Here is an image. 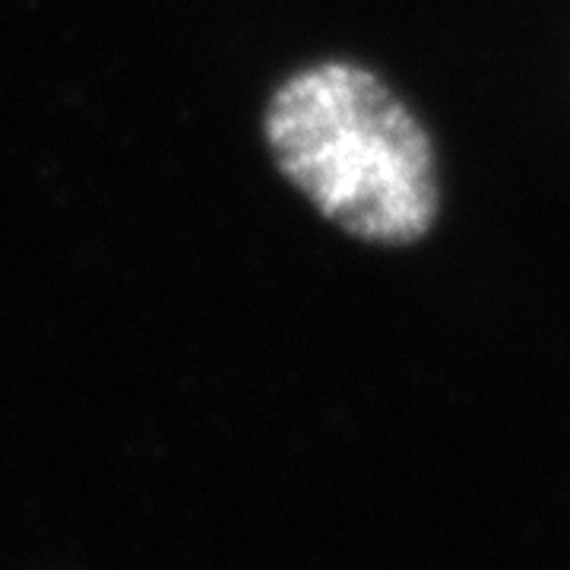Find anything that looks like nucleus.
Here are the masks:
<instances>
[{
  "instance_id": "f257e3e1",
  "label": "nucleus",
  "mask_w": 570,
  "mask_h": 570,
  "mask_svg": "<svg viewBox=\"0 0 570 570\" xmlns=\"http://www.w3.org/2000/svg\"><path fill=\"white\" fill-rule=\"evenodd\" d=\"M264 140L285 181L362 245L412 247L438 225L434 140L365 63L326 58L288 73L266 102Z\"/></svg>"
}]
</instances>
